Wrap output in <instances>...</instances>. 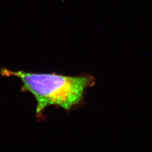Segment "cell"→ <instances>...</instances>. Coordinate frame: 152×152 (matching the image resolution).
I'll return each instance as SVG.
<instances>
[{
	"instance_id": "6da1fadb",
	"label": "cell",
	"mask_w": 152,
	"mask_h": 152,
	"mask_svg": "<svg viewBox=\"0 0 152 152\" xmlns=\"http://www.w3.org/2000/svg\"><path fill=\"white\" fill-rule=\"evenodd\" d=\"M1 75L20 80L23 89L31 92L36 100L38 116L51 105L69 110L81 102L86 89L94 81L91 77L86 76L34 73L6 69L1 71Z\"/></svg>"
}]
</instances>
